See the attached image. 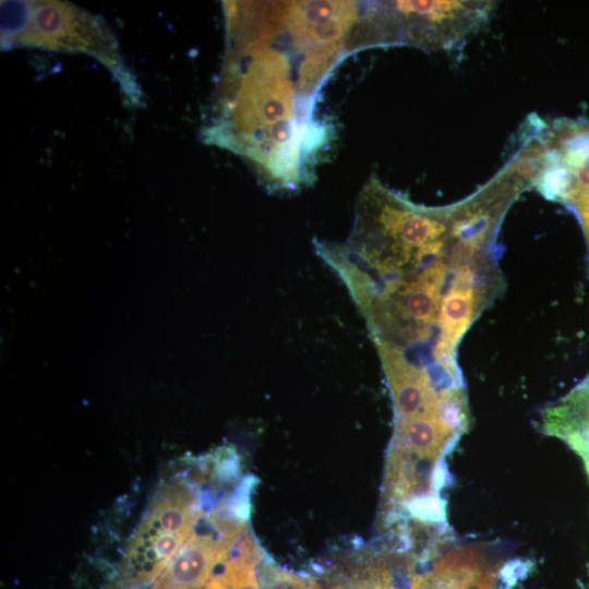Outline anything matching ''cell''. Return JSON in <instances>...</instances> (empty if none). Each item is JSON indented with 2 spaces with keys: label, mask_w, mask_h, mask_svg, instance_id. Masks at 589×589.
I'll return each instance as SVG.
<instances>
[{
  "label": "cell",
  "mask_w": 589,
  "mask_h": 589,
  "mask_svg": "<svg viewBox=\"0 0 589 589\" xmlns=\"http://www.w3.org/2000/svg\"><path fill=\"white\" fill-rule=\"evenodd\" d=\"M221 109L211 137L247 156L275 189L311 179L322 139V84L351 51L356 19L342 1L233 2Z\"/></svg>",
  "instance_id": "cell-1"
},
{
  "label": "cell",
  "mask_w": 589,
  "mask_h": 589,
  "mask_svg": "<svg viewBox=\"0 0 589 589\" xmlns=\"http://www.w3.org/2000/svg\"><path fill=\"white\" fill-rule=\"evenodd\" d=\"M450 207L419 206L371 179L356 206L351 235L341 253L383 281L420 271L454 244Z\"/></svg>",
  "instance_id": "cell-2"
},
{
  "label": "cell",
  "mask_w": 589,
  "mask_h": 589,
  "mask_svg": "<svg viewBox=\"0 0 589 589\" xmlns=\"http://www.w3.org/2000/svg\"><path fill=\"white\" fill-rule=\"evenodd\" d=\"M493 1L424 0L369 2V47L410 45L426 50L453 48L485 23Z\"/></svg>",
  "instance_id": "cell-3"
},
{
  "label": "cell",
  "mask_w": 589,
  "mask_h": 589,
  "mask_svg": "<svg viewBox=\"0 0 589 589\" xmlns=\"http://www.w3.org/2000/svg\"><path fill=\"white\" fill-rule=\"evenodd\" d=\"M202 517L197 495L182 479L159 485L129 542L119 575L137 587L155 581Z\"/></svg>",
  "instance_id": "cell-4"
},
{
  "label": "cell",
  "mask_w": 589,
  "mask_h": 589,
  "mask_svg": "<svg viewBox=\"0 0 589 589\" xmlns=\"http://www.w3.org/2000/svg\"><path fill=\"white\" fill-rule=\"evenodd\" d=\"M215 532L194 531L154 581L152 589H201L226 561L231 542L244 524L213 518Z\"/></svg>",
  "instance_id": "cell-5"
},
{
  "label": "cell",
  "mask_w": 589,
  "mask_h": 589,
  "mask_svg": "<svg viewBox=\"0 0 589 589\" xmlns=\"http://www.w3.org/2000/svg\"><path fill=\"white\" fill-rule=\"evenodd\" d=\"M393 397L396 420L438 408L462 390L442 384L426 368L409 361L400 347L375 340Z\"/></svg>",
  "instance_id": "cell-6"
},
{
  "label": "cell",
  "mask_w": 589,
  "mask_h": 589,
  "mask_svg": "<svg viewBox=\"0 0 589 589\" xmlns=\"http://www.w3.org/2000/svg\"><path fill=\"white\" fill-rule=\"evenodd\" d=\"M500 573L488 550L470 544L447 551L431 568L414 575L410 589H494Z\"/></svg>",
  "instance_id": "cell-7"
},
{
  "label": "cell",
  "mask_w": 589,
  "mask_h": 589,
  "mask_svg": "<svg viewBox=\"0 0 589 589\" xmlns=\"http://www.w3.org/2000/svg\"><path fill=\"white\" fill-rule=\"evenodd\" d=\"M542 429L580 457L589 478V376L545 411Z\"/></svg>",
  "instance_id": "cell-8"
},
{
  "label": "cell",
  "mask_w": 589,
  "mask_h": 589,
  "mask_svg": "<svg viewBox=\"0 0 589 589\" xmlns=\"http://www.w3.org/2000/svg\"><path fill=\"white\" fill-rule=\"evenodd\" d=\"M334 589H398L392 573L378 558H372L362 565L349 580Z\"/></svg>",
  "instance_id": "cell-9"
},
{
  "label": "cell",
  "mask_w": 589,
  "mask_h": 589,
  "mask_svg": "<svg viewBox=\"0 0 589 589\" xmlns=\"http://www.w3.org/2000/svg\"><path fill=\"white\" fill-rule=\"evenodd\" d=\"M201 589H230V587L217 573Z\"/></svg>",
  "instance_id": "cell-10"
}]
</instances>
